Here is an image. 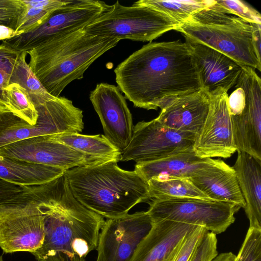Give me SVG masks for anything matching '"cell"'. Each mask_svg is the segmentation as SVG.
I'll return each mask as SVG.
<instances>
[{
    "label": "cell",
    "mask_w": 261,
    "mask_h": 261,
    "mask_svg": "<svg viewBox=\"0 0 261 261\" xmlns=\"http://www.w3.org/2000/svg\"><path fill=\"white\" fill-rule=\"evenodd\" d=\"M216 234L207 231L193 252L189 261H211L218 255Z\"/></svg>",
    "instance_id": "obj_35"
},
{
    "label": "cell",
    "mask_w": 261,
    "mask_h": 261,
    "mask_svg": "<svg viewBox=\"0 0 261 261\" xmlns=\"http://www.w3.org/2000/svg\"><path fill=\"white\" fill-rule=\"evenodd\" d=\"M209 95L208 114L192 149L200 158L227 159L237 151L227 103L228 94L219 89Z\"/></svg>",
    "instance_id": "obj_13"
},
{
    "label": "cell",
    "mask_w": 261,
    "mask_h": 261,
    "mask_svg": "<svg viewBox=\"0 0 261 261\" xmlns=\"http://www.w3.org/2000/svg\"><path fill=\"white\" fill-rule=\"evenodd\" d=\"M22 34L17 32L15 30L9 27L0 25V40H4L11 38L15 36Z\"/></svg>",
    "instance_id": "obj_38"
},
{
    "label": "cell",
    "mask_w": 261,
    "mask_h": 261,
    "mask_svg": "<svg viewBox=\"0 0 261 261\" xmlns=\"http://www.w3.org/2000/svg\"><path fill=\"white\" fill-rule=\"evenodd\" d=\"M251 24L253 28V42L254 48L258 59L261 61V24L252 23H251Z\"/></svg>",
    "instance_id": "obj_37"
},
{
    "label": "cell",
    "mask_w": 261,
    "mask_h": 261,
    "mask_svg": "<svg viewBox=\"0 0 261 261\" xmlns=\"http://www.w3.org/2000/svg\"><path fill=\"white\" fill-rule=\"evenodd\" d=\"M179 23L167 14L135 2L124 6L117 1L111 9L84 29L99 37L151 41L164 33L175 30Z\"/></svg>",
    "instance_id": "obj_7"
},
{
    "label": "cell",
    "mask_w": 261,
    "mask_h": 261,
    "mask_svg": "<svg viewBox=\"0 0 261 261\" xmlns=\"http://www.w3.org/2000/svg\"><path fill=\"white\" fill-rule=\"evenodd\" d=\"M119 41L91 35L84 29L75 31L27 51L28 64L47 92L59 97L70 83L82 79L89 66Z\"/></svg>",
    "instance_id": "obj_4"
},
{
    "label": "cell",
    "mask_w": 261,
    "mask_h": 261,
    "mask_svg": "<svg viewBox=\"0 0 261 261\" xmlns=\"http://www.w3.org/2000/svg\"><path fill=\"white\" fill-rule=\"evenodd\" d=\"M27 53L20 52L11 75L10 84L17 83L28 92L34 106L48 100L52 95L49 94L30 69L25 58Z\"/></svg>",
    "instance_id": "obj_27"
},
{
    "label": "cell",
    "mask_w": 261,
    "mask_h": 261,
    "mask_svg": "<svg viewBox=\"0 0 261 261\" xmlns=\"http://www.w3.org/2000/svg\"><path fill=\"white\" fill-rule=\"evenodd\" d=\"M118 87L136 107L160 109L171 98L202 88L192 51L185 41L152 42L114 70Z\"/></svg>",
    "instance_id": "obj_1"
},
{
    "label": "cell",
    "mask_w": 261,
    "mask_h": 261,
    "mask_svg": "<svg viewBox=\"0 0 261 261\" xmlns=\"http://www.w3.org/2000/svg\"><path fill=\"white\" fill-rule=\"evenodd\" d=\"M237 83L246 96L243 112L230 117L237 151L246 152L261 161V80L254 69L243 65Z\"/></svg>",
    "instance_id": "obj_14"
},
{
    "label": "cell",
    "mask_w": 261,
    "mask_h": 261,
    "mask_svg": "<svg viewBox=\"0 0 261 261\" xmlns=\"http://www.w3.org/2000/svg\"><path fill=\"white\" fill-rule=\"evenodd\" d=\"M232 167L245 202L249 228L261 230V161L246 152H239Z\"/></svg>",
    "instance_id": "obj_21"
},
{
    "label": "cell",
    "mask_w": 261,
    "mask_h": 261,
    "mask_svg": "<svg viewBox=\"0 0 261 261\" xmlns=\"http://www.w3.org/2000/svg\"><path fill=\"white\" fill-rule=\"evenodd\" d=\"M21 51L3 44L0 45V106L6 108L5 88L10 80Z\"/></svg>",
    "instance_id": "obj_30"
},
{
    "label": "cell",
    "mask_w": 261,
    "mask_h": 261,
    "mask_svg": "<svg viewBox=\"0 0 261 261\" xmlns=\"http://www.w3.org/2000/svg\"><path fill=\"white\" fill-rule=\"evenodd\" d=\"M49 137L85 154L120 161L121 152L102 135L94 136L66 133Z\"/></svg>",
    "instance_id": "obj_24"
},
{
    "label": "cell",
    "mask_w": 261,
    "mask_h": 261,
    "mask_svg": "<svg viewBox=\"0 0 261 261\" xmlns=\"http://www.w3.org/2000/svg\"><path fill=\"white\" fill-rule=\"evenodd\" d=\"M216 0H140L136 3L162 12L180 24L198 12L213 6Z\"/></svg>",
    "instance_id": "obj_26"
},
{
    "label": "cell",
    "mask_w": 261,
    "mask_h": 261,
    "mask_svg": "<svg viewBox=\"0 0 261 261\" xmlns=\"http://www.w3.org/2000/svg\"><path fill=\"white\" fill-rule=\"evenodd\" d=\"M65 175L76 199L103 218L123 216L150 199L147 182L135 170L121 169L116 161L75 167Z\"/></svg>",
    "instance_id": "obj_3"
},
{
    "label": "cell",
    "mask_w": 261,
    "mask_h": 261,
    "mask_svg": "<svg viewBox=\"0 0 261 261\" xmlns=\"http://www.w3.org/2000/svg\"><path fill=\"white\" fill-rule=\"evenodd\" d=\"M90 99L102 124L106 138L121 153L133 135L132 114L118 87L101 83L90 94Z\"/></svg>",
    "instance_id": "obj_15"
},
{
    "label": "cell",
    "mask_w": 261,
    "mask_h": 261,
    "mask_svg": "<svg viewBox=\"0 0 261 261\" xmlns=\"http://www.w3.org/2000/svg\"><path fill=\"white\" fill-rule=\"evenodd\" d=\"M208 230L197 226L188 233L169 261H189L201 239Z\"/></svg>",
    "instance_id": "obj_32"
},
{
    "label": "cell",
    "mask_w": 261,
    "mask_h": 261,
    "mask_svg": "<svg viewBox=\"0 0 261 261\" xmlns=\"http://www.w3.org/2000/svg\"><path fill=\"white\" fill-rule=\"evenodd\" d=\"M0 261H4L2 256H0Z\"/></svg>",
    "instance_id": "obj_40"
},
{
    "label": "cell",
    "mask_w": 261,
    "mask_h": 261,
    "mask_svg": "<svg viewBox=\"0 0 261 261\" xmlns=\"http://www.w3.org/2000/svg\"><path fill=\"white\" fill-rule=\"evenodd\" d=\"M67 170L11 159L0 155V177L20 187L48 183L64 174Z\"/></svg>",
    "instance_id": "obj_23"
},
{
    "label": "cell",
    "mask_w": 261,
    "mask_h": 261,
    "mask_svg": "<svg viewBox=\"0 0 261 261\" xmlns=\"http://www.w3.org/2000/svg\"><path fill=\"white\" fill-rule=\"evenodd\" d=\"M196 137L166 126L156 118L142 121L134 126L131 141L121 153L120 161L140 163L160 160L192 149Z\"/></svg>",
    "instance_id": "obj_10"
},
{
    "label": "cell",
    "mask_w": 261,
    "mask_h": 261,
    "mask_svg": "<svg viewBox=\"0 0 261 261\" xmlns=\"http://www.w3.org/2000/svg\"><path fill=\"white\" fill-rule=\"evenodd\" d=\"M22 1L24 9L19 17L15 30L22 33L38 27L53 10L65 2V0Z\"/></svg>",
    "instance_id": "obj_28"
},
{
    "label": "cell",
    "mask_w": 261,
    "mask_h": 261,
    "mask_svg": "<svg viewBox=\"0 0 261 261\" xmlns=\"http://www.w3.org/2000/svg\"><path fill=\"white\" fill-rule=\"evenodd\" d=\"M6 109L32 125L36 124L38 113L27 90L17 83L5 88Z\"/></svg>",
    "instance_id": "obj_29"
},
{
    "label": "cell",
    "mask_w": 261,
    "mask_h": 261,
    "mask_svg": "<svg viewBox=\"0 0 261 261\" xmlns=\"http://www.w3.org/2000/svg\"><path fill=\"white\" fill-rule=\"evenodd\" d=\"M112 5L95 0H65L38 27L29 32L2 41L16 50L28 51L61 35L83 29Z\"/></svg>",
    "instance_id": "obj_8"
},
{
    "label": "cell",
    "mask_w": 261,
    "mask_h": 261,
    "mask_svg": "<svg viewBox=\"0 0 261 261\" xmlns=\"http://www.w3.org/2000/svg\"><path fill=\"white\" fill-rule=\"evenodd\" d=\"M24 9L22 0H0V25L16 30Z\"/></svg>",
    "instance_id": "obj_34"
},
{
    "label": "cell",
    "mask_w": 261,
    "mask_h": 261,
    "mask_svg": "<svg viewBox=\"0 0 261 261\" xmlns=\"http://www.w3.org/2000/svg\"><path fill=\"white\" fill-rule=\"evenodd\" d=\"M39 207H28L0 215V247L5 253H32L41 246L44 223Z\"/></svg>",
    "instance_id": "obj_16"
},
{
    "label": "cell",
    "mask_w": 261,
    "mask_h": 261,
    "mask_svg": "<svg viewBox=\"0 0 261 261\" xmlns=\"http://www.w3.org/2000/svg\"><path fill=\"white\" fill-rule=\"evenodd\" d=\"M39 207L43 216L44 239L32 253L38 261H86L96 249L105 220L76 199L65 174L53 180L49 197Z\"/></svg>",
    "instance_id": "obj_2"
},
{
    "label": "cell",
    "mask_w": 261,
    "mask_h": 261,
    "mask_svg": "<svg viewBox=\"0 0 261 261\" xmlns=\"http://www.w3.org/2000/svg\"><path fill=\"white\" fill-rule=\"evenodd\" d=\"M213 5L194 14L176 30L190 40L209 46L242 65L261 70L251 23L226 14Z\"/></svg>",
    "instance_id": "obj_5"
},
{
    "label": "cell",
    "mask_w": 261,
    "mask_h": 261,
    "mask_svg": "<svg viewBox=\"0 0 261 261\" xmlns=\"http://www.w3.org/2000/svg\"><path fill=\"white\" fill-rule=\"evenodd\" d=\"M210 95L203 89L173 97L161 108L156 119L171 128L199 134L208 114Z\"/></svg>",
    "instance_id": "obj_18"
},
{
    "label": "cell",
    "mask_w": 261,
    "mask_h": 261,
    "mask_svg": "<svg viewBox=\"0 0 261 261\" xmlns=\"http://www.w3.org/2000/svg\"><path fill=\"white\" fill-rule=\"evenodd\" d=\"M196 226L162 220L153 226L130 261H169L187 234Z\"/></svg>",
    "instance_id": "obj_19"
},
{
    "label": "cell",
    "mask_w": 261,
    "mask_h": 261,
    "mask_svg": "<svg viewBox=\"0 0 261 261\" xmlns=\"http://www.w3.org/2000/svg\"><path fill=\"white\" fill-rule=\"evenodd\" d=\"M210 199L245 206L233 168L223 161L215 159L211 165L200 170L189 178Z\"/></svg>",
    "instance_id": "obj_20"
},
{
    "label": "cell",
    "mask_w": 261,
    "mask_h": 261,
    "mask_svg": "<svg viewBox=\"0 0 261 261\" xmlns=\"http://www.w3.org/2000/svg\"><path fill=\"white\" fill-rule=\"evenodd\" d=\"M147 184L151 200L173 198L211 199L189 178H152L149 180Z\"/></svg>",
    "instance_id": "obj_25"
},
{
    "label": "cell",
    "mask_w": 261,
    "mask_h": 261,
    "mask_svg": "<svg viewBox=\"0 0 261 261\" xmlns=\"http://www.w3.org/2000/svg\"><path fill=\"white\" fill-rule=\"evenodd\" d=\"M193 55L202 88L209 94L218 89L226 91L236 85L243 65L204 44L186 38Z\"/></svg>",
    "instance_id": "obj_17"
},
{
    "label": "cell",
    "mask_w": 261,
    "mask_h": 261,
    "mask_svg": "<svg viewBox=\"0 0 261 261\" xmlns=\"http://www.w3.org/2000/svg\"><path fill=\"white\" fill-rule=\"evenodd\" d=\"M236 258V255L229 252L217 255L211 261H235Z\"/></svg>",
    "instance_id": "obj_39"
},
{
    "label": "cell",
    "mask_w": 261,
    "mask_h": 261,
    "mask_svg": "<svg viewBox=\"0 0 261 261\" xmlns=\"http://www.w3.org/2000/svg\"><path fill=\"white\" fill-rule=\"evenodd\" d=\"M0 155L65 170L111 161L85 154L49 136L33 137L7 144L0 147Z\"/></svg>",
    "instance_id": "obj_12"
},
{
    "label": "cell",
    "mask_w": 261,
    "mask_h": 261,
    "mask_svg": "<svg viewBox=\"0 0 261 261\" xmlns=\"http://www.w3.org/2000/svg\"><path fill=\"white\" fill-rule=\"evenodd\" d=\"M235 261H261V230L249 228Z\"/></svg>",
    "instance_id": "obj_33"
},
{
    "label": "cell",
    "mask_w": 261,
    "mask_h": 261,
    "mask_svg": "<svg viewBox=\"0 0 261 261\" xmlns=\"http://www.w3.org/2000/svg\"><path fill=\"white\" fill-rule=\"evenodd\" d=\"M153 224L147 211L107 219L99 235L96 261H130Z\"/></svg>",
    "instance_id": "obj_11"
},
{
    "label": "cell",
    "mask_w": 261,
    "mask_h": 261,
    "mask_svg": "<svg viewBox=\"0 0 261 261\" xmlns=\"http://www.w3.org/2000/svg\"><path fill=\"white\" fill-rule=\"evenodd\" d=\"M213 7L226 14L234 15L248 23L261 24L260 13L243 1L216 0Z\"/></svg>",
    "instance_id": "obj_31"
},
{
    "label": "cell",
    "mask_w": 261,
    "mask_h": 261,
    "mask_svg": "<svg viewBox=\"0 0 261 261\" xmlns=\"http://www.w3.org/2000/svg\"><path fill=\"white\" fill-rule=\"evenodd\" d=\"M147 211L153 221L166 220L202 226L219 234L235 220L237 204L197 198L152 199Z\"/></svg>",
    "instance_id": "obj_9"
},
{
    "label": "cell",
    "mask_w": 261,
    "mask_h": 261,
    "mask_svg": "<svg viewBox=\"0 0 261 261\" xmlns=\"http://www.w3.org/2000/svg\"><path fill=\"white\" fill-rule=\"evenodd\" d=\"M35 107L38 117L32 125L0 106V147L36 136L80 133L84 128L82 110L67 98L52 96Z\"/></svg>",
    "instance_id": "obj_6"
},
{
    "label": "cell",
    "mask_w": 261,
    "mask_h": 261,
    "mask_svg": "<svg viewBox=\"0 0 261 261\" xmlns=\"http://www.w3.org/2000/svg\"><path fill=\"white\" fill-rule=\"evenodd\" d=\"M215 160L200 158L192 149L160 160L136 163L134 170L147 182L152 178H189Z\"/></svg>",
    "instance_id": "obj_22"
},
{
    "label": "cell",
    "mask_w": 261,
    "mask_h": 261,
    "mask_svg": "<svg viewBox=\"0 0 261 261\" xmlns=\"http://www.w3.org/2000/svg\"><path fill=\"white\" fill-rule=\"evenodd\" d=\"M22 189V187L8 182L0 177V201L13 196Z\"/></svg>",
    "instance_id": "obj_36"
}]
</instances>
